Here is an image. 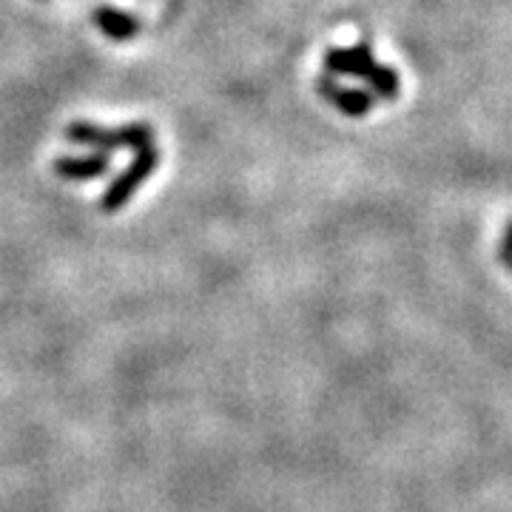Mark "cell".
<instances>
[{"instance_id": "5", "label": "cell", "mask_w": 512, "mask_h": 512, "mask_svg": "<svg viewBox=\"0 0 512 512\" xmlns=\"http://www.w3.org/2000/svg\"><path fill=\"white\" fill-rule=\"evenodd\" d=\"M373 63H376V57L370 49V40H359L350 49L336 46V49L325 52V69L330 77H365Z\"/></svg>"}, {"instance_id": "2", "label": "cell", "mask_w": 512, "mask_h": 512, "mask_svg": "<svg viewBox=\"0 0 512 512\" xmlns=\"http://www.w3.org/2000/svg\"><path fill=\"white\" fill-rule=\"evenodd\" d=\"M160 160H163V154H160V148L146 146L140 148V151H134V157H131V163L106 185V191H103V197H100V211L103 214H117V211H123L131 197L143 188L148 177L160 168Z\"/></svg>"}, {"instance_id": "8", "label": "cell", "mask_w": 512, "mask_h": 512, "mask_svg": "<svg viewBox=\"0 0 512 512\" xmlns=\"http://www.w3.org/2000/svg\"><path fill=\"white\" fill-rule=\"evenodd\" d=\"M498 259L504 262V268H510L512 271V239L504 237V242L498 245Z\"/></svg>"}, {"instance_id": "3", "label": "cell", "mask_w": 512, "mask_h": 512, "mask_svg": "<svg viewBox=\"0 0 512 512\" xmlns=\"http://www.w3.org/2000/svg\"><path fill=\"white\" fill-rule=\"evenodd\" d=\"M316 92L322 94L330 106H336V109L342 111V114H348V117H367L373 111V106H376V97L373 94L365 92V89H356V86H342L330 74L316 80Z\"/></svg>"}, {"instance_id": "9", "label": "cell", "mask_w": 512, "mask_h": 512, "mask_svg": "<svg viewBox=\"0 0 512 512\" xmlns=\"http://www.w3.org/2000/svg\"><path fill=\"white\" fill-rule=\"evenodd\" d=\"M504 237H507V239H512V220L507 222V228H504Z\"/></svg>"}, {"instance_id": "4", "label": "cell", "mask_w": 512, "mask_h": 512, "mask_svg": "<svg viewBox=\"0 0 512 512\" xmlns=\"http://www.w3.org/2000/svg\"><path fill=\"white\" fill-rule=\"evenodd\" d=\"M111 168L109 154L103 151H92V154H80V157H69V154H60L52 163L60 180H69V183H86V180H100L106 177Z\"/></svg>"}, {"instance_id": "7", "label": "cell", "mask_w": 512, "mask_h": 512, "mask_svg": "<svg viewBox=\"0 0 512 512\" xmlns=\"http://www.w3.org/2000/svg\"><path fill=\"white\" fill-rule=\"evenodd\" d=\"M367 83V92L373 94L376 100H396L399 97V89H402V80H399V74L393 66H387V63H373L367 74L362 77Z\"/></svg>"}, {"instance_id": "1", "label": "cell", "mask_w": 512, "mask_h": 512, "mask_svg": "<svg viewBox=\"0 0 512 512\" xmlns=\"http://www.w3.org/2000/svg\"><path fill=\"white\" fill-rule=\"evenodd\" d=\"M66 140L74 146H86L92 151H140L151 146L154 140V128L148 123H126V126L106 128L89 123V120H74L66 126Z\"/></svg>"}, {"instance_id": "6", "label": "cell", "mask_w": 512, "mask_h": 512, "mask_svg": "<svg viewBox=\"0 0 512 512\" xmlns=\"http://www.w3.org/2000/svg\"><path fill=\"white\" fill-rule=\"evenodd\" d=\"M92 20L94 26L114 43H126V40H134L140 35V20L123 12V9H117V6H97Z\"/></svg>"}]
</instances>
